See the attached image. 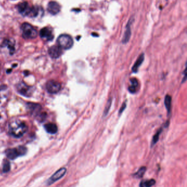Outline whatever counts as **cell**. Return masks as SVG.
<instances>
[{
  "label": "cell",
  "mask_w": 187,
  "mask_h": 187,
  "mask_svg": "<svg viewBox=\"0 0 187 187\" xmlns=\"http://www.w3.org/2000/svg\"><path fill=\"white\" fill-rule=\"evenodd\" d=\"M47 11L52 15L58 14L61 11V6L55 1H50L47 6Z\"/></svg>",
  "instance_id": "52a82bcc"
},
{
  "label": "cell",
  "mask_w": 187,
  "mask_h": 187,
  "mask_svg": "<svg viewBox=\"0 0 187 187\" xmlns=\"http://www.w3.org/2000/svg\"><path fill=\"white\" fill-rule=\"evenodd\" d=\"M111 101H112V100L111 99H109L108 100V102L107 103L106 108H105L104 110L103 111V116H104V117H106L108 115V113L110 110L111 106Z\"/></svg>",
  "instance_id": "7402d4cb"
},
{
  "label": "cell",
  "mask_w": 187,
  "mask_h": 187,
  "mask_svg": "<svg viewBox=\"0 0 187 187\" xmlns=\"http://www.w3.org/2000/svg\"><path fill=\"white\" fill-rule=\"evenodd\" d=\"M11 165L9 162L7 160H5L3 166V172H8L10 170Z\"/></svg>",
  "instance_id": "cb8c5ba5"
},
{
  "label": "cell",
  "mask_w": 187,
  "mask_h": 187,
  "mask_svg": "<svg viewBox=\"0 0 187 187\" xmlns=\"http://www.w3.org/2000/svg\"><path fill=\"white\" fill-rule=\"evenodd\" d=\"M7 87L6 86L2 85L0 86V103L5 99L7 96V94H6V92L7 91Z\"/></svg>",
  "instance_id": "d6986e66"
},
{
  "label": "cell",
  "mask_w": 187,
  "mask_h": 187,
  "mask_svg": "<svg viewBox=\"0 0 187 187\" xmlns=\"http://www.w3.org/2000/svg\"><path fill=\"white\" fill-rule=\"evenodd\" d=\"M156 181L155 179H151L150 180H147L145 181H142L140 183V187H149L153 186L155 184Z\"/></svg>",
  "instance_id": "ffe728a7"
},
{
  "label": "cell",
  "mask_w": 187,
  "mask_h": 187,
  "mask_svg": "<svg viewBox=\"0 0 187 187\" xmlns=\"http://www.w3.org/2000/svg\"><path fill=\"white\" fill-rule=\"evenodd\" d=\"M27 149L24 146H19L17 148L8 149L6 151V154L8 158L14 160L20 156L24 155L27 153Z\"/></svg>",
  "instance_id": "277c9868"
},
{
  "label": "cell",
  "mask_w": 187,
  "mask_h": 187,
  "mask_svg": "<svg viewBox=\"0 0 187 187\" xmlns=\"http://www.w3.org/2000/svg\"><path fill=\"white\" fill-rule=\"evenodd\" d=\"M144 60V54L143 53L140 55V57L137 59V61L135 62L133 66L132 67V71L133 73H137V71L138 70V68L141 65V64H142Z\"/></svg>",
  "instance_id": "5bb4252c"
},
{
  "label": "cell",
  "mask_w": 187,
  "mask_h": 187,
  "mask_svg": "<svg viewBox=\"0 0 187 187\" xmlns=\"http://www.w3.org/2000/svg\"><path fill=\"white\" fill-rule=\"evenodd\" d=\"M17 90L20 94L26 96V97H30L31 96L32 93L33 92V90L32 87L28 86L24 82H21L19 83L17 86Z\"/></svg>",
  "instance_id": "5b68a950"
},
{
  "label": "cell",
  "mask_w": 187,
  "mask_h": 187,
  "mask_svg": "<svg viewBox=\"0 0 187 187\" xmlns=\"http://www.w3.org/2000/svg\"><path fill=\"white\" fill-rule=\"evenodd\" d=\"M66 169L65 168H61L58 171L56 172L55 174H53L52 176L51 177L50 179V181L52 183L53 182H55L58 181L59 179H61L65 175L66 173Z\"/></svg>",
  "instance_id": "8fae6325"
},
{
  "label": "cell",
  "mask_w": 187,
  "mask_h": 187,
  "mask_svg": "<svg viewBox=\"0 0 187 187\" xmlns=\"http://www.w3.org/2000/svg\"><path fill=\"white\" fill-rule=\"evenodd\" d=\"M126 102H124V103H123V104H122V106H121V108H120V109L119 110V115H120V114H121L122 113V112H123V111H124V110L125 109V108H126Z\"/></svg>",
  "instance_id": "d4e9b609"
},
{
  "label": "cell",
  "mask_w": 187,
  "mask_h": 187,
  "mask_svg": "<svg viewBox=\"0 0 187 187\" xmlns=\"http://www.w3.org/2000/svg\"><path fill=\"white\" fill-rule=\"evenodd\" d=\"M0 118H1V116H0Z\"/></svg>",
  "instance_id": "4316f807"
},
{
  "label": "cell",
  "mask_w": 187,
  "mask_h": 187,
  "mask_svg": "<svg viewBox=\"0 0 187 187\" xmlns=\"http://www.w3.org/2000/svg\"><path fill=\"white\" fill-rule=\"evenodd\" d=\"M41 7L38 6H32V7H30L27 16H29L30 17L35 18L36 17L39 13H40V9Z\"/></svg>",
  "instance_id": "9a60e30c"
},
{
  "label": "cell",
  "mask_w": 187,
  "mask_h": 187,
  "mask_svg": "<svg viewBox=\"0 0 187 187\" xmlns=\"http://www.w3.org/2000/svg\"><path fill=\"white\" fill-rule=\"evenodd\" d=\"M21 30L23 37L25 39H33L37 36V31L28 23L21 25Z\"/></svg>",
  "instance_id": "7a4b0ae2"
},
{
  "label": "cell",
  "mask_w": 187,
  "mask_h": 187,
  "mask_svg": "<svg viewBox=\"0 0 187 187\" xmlns=\"http://www.w3.org/2000/svg\"><path fill=\"white\" fill-rule=\"evenodd\" d=\"M161 131H162V129H159L158 131L157 132V133H156V134L154 136L153 140H152V142H151V145H152V146L155 145L156 143L158 142L159 139V136H160V133L161 132Z\"/></svg>",
  "instance_id": "603a6c76"
},
{
  "label": "cell",
  "mask_w": 187,
  "mask_h": 187,
  "mask_svg": "<svg viewBox=\"0 0 187 187\" xmlns=\"http://www.w3.org/2000/svg\"><path fill=\"white\" fill-rule=\"evenodd\" d=\"M46 88L48 92L50 93L58 92L61 88V84L59 82L54 80H50L46 84Z\"/></svg>",
  "instance_id": "8992f818"
},
{
  "label": "cell",
  "mask_w": 187,
  "mask_h": 187,
  "mask_svg": "<svg viewBox=\"0 0 187 187\" xmlns=\"http://www.w3.org/2000/svg\"><path fill=\"white\" fill-rule=\"evenodd\" d=\"M57 42L58 46L64 50H69L71 48L74 44L72 37L70 35L66 34L60 35L57 39Z\"/></svg>",
  "instance_id": "3957f363"
},
{
  "label": "cell",
  "mask_w": 187,
  "mask_h": 187,
  "mask_svg": "<svg viewBox=\"0 0 187 187\" xmlns=\"http://www.w3.org/2000/svg\"><path fill=\"white\" fill-rule=\"evenodd\" d=\"M45 129L47 132L50 134H55L58 131V128L56 125L53 123H49L46 124L45 125Z\"/></svg>",
  "instance_id": "2e32d148"
},
{
  "label": "cell",
  "mask_w": 187,
  "mask_h": 187,
  "mask_svg": "<svg viewBox=\"0 0 187 187\" xmlns=\"http://www.w3.org/2000/svg\"><path fill=\"white\" fill-rule=\"evenodd\" d=\"M11 71H12V70H11V69H10V70H8L7 72V73H10Z\"/></svg>",
  "instance_id": "484cf974"
},
{
  "label": "cell",
  "mask_w": 187,
  "mask_h": 187,
  "mask_svg": "<svg viewBox=\"0 0 187 187\" xmlns=\"http://www.w3.org/2000/svg\"><path fill=\"white\" fill-rule=\"evenodd\" d=\"M30 7H29L28 3L27 2H23L20 3L17 5L18 11L23 16H27Z\"/></svg>",
  "instance_id": "7c38bea8"
},
{
  "label": "cell",
  "mask_w": 187,
  "mask_h": 187,
  "mask_svg": "<svg viewBox=\"0 0 187 187\" xmlns=\"http://www.w3.org/2000/svg\"><path fill=\"white\" fill-rule=\"evenodd\" d=\"M15 44L16 42L13 39H6L2 43L3 47L7 48L9 50V53L11 54H13L15 51Z\"/></svg>",
  "instance_id": "30bf717a"
},
{
  "label": "cell",
  "mask_w": 187,
  "mask_h": 187,
  "mask_svg": "<svg viewBox=\"0 0 187 187\" xmlns=\"http://www.w3.org/2000/svg\"><path fill=\"white\" fill-rule=\"evenodd\" d=\"M131 21L129 20L128 24H127L126 29V31L125 32L124 34V37L122 39V42L124 43H126L129 42L130 37H131Z\"/></svg>",
  "instance_id": "4fadbf2b"
},
{
  "label": "cell",
  "mask_w": 187,
  "mask_h": 187,
  "mask_svg": "<svg viewBox=\"0 0 187 187\" xmlns=\"http://www.w3.org/2000/svg\"><path fill=\"white\" fill-rule=\"evenodd\" d=\"M146 170H147V168L145 167H142L141 168L139 169V170L136 174H134V176L137 178H142L145 174Z\"/></svg>",
  "instance_id": "44dd1931"
},
{
  "label": "cell",
  "mask_w": 187,
  "mask_h": 187,
  "mask_svg": "<svg viewBox=\"0 0 187 187\" xmlns=\"http://www.w3.org/2000/svg\"><path fill=\"white\" fill-rule=\"evenodd\" d=\"M40 35L41 38L46 39L48 41H51L54 38L52 31L47 27L42 28L40 31Z\"/></svg>",
  "instance_id": "9c48e42d"
},
{
  "label": "cell",
  "mask_w": 187,
  "mask_h": 187,
  "mask_svg": "<svg viewBox=\"0 0 187 187\" xmlns=\"http://www.w3.org/2000/svg\"><path fill=\"white\" fill-rule=\"evenodd\" d=\"M9 133L16 138L22 137L28 130L26 124L21 121H14L9 124Z\"/></svg>",
  "instance_id": "6da1fadb"
},
{
  "label": "cell",
  "mask_w": 187,
  "mask_h": 187,
  "mask_svg": "<svg viewBox=\"0 0 187 187\" xmlns=\"http://www.w3.org/2000/svg\"><path fill=\"white\" fill-rule=\"evenodd\" d=\"M130 82L131 83V85L129 87V91L131 93H134L136 92L137 89L138 87V81L137 79L132 78L130 80Z\"/></svg>",
  "instance_id": "e0dca14e"
},
{
  "label": "cell",
  "mask_w": 187,
  "mask_h": 187,
  "mask_svg": "<svg viewBox=\"0 0 187 187\" xmlns=\"http://www.w3.org/2000/svg\"><path fill=\"white\" fill-rule=\"evenodd\" d=\"M49 55L52 58H58L62 55V50L59 46H53L48 50Z\"/></svg>",
  "instance_id": "ba28073f"
},
{
  "label": "cell",
  "mask_w": 187,
  "mask_h": 187,
  "mask_svg": "<svg viewBox=\"0 0 187 187\" xmlns=\"http://www.w3.org/2000/svg\"><path fill=\"white\" fill-rule=\"evenodd\" d=\"M171 97L169 95H166V97H165V106L166 108V110L167 111L168 113H170L171 111Z\"/></svg>",
  "instance_id": "ac0fdd59"
}]
</instances>
